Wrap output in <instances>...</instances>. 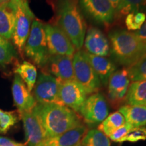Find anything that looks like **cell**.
Wrapping results in <instances>:
<instances>
[{"mask_svg":"<svg viewBox=\"0 0 146 146\" xmlns=\"http://www.w3.org/2000/svg\"><path fill=\"white\" fill-rule=\"evenodd\" d=\"M37 116L47 137H54L81 125L75 112L58 104L36 103L32 110Z\"/></svg>","mask_w":146,"mask_h":146,"instance_id":"cell-1","label":"cell"},{"mask_svg":"<svg viewBox=\"0 0 146 146\" xmlns=\"http://www.w3.org/2000/svg\"><path fill=\"white\" fill-rule=\"evenodd\" d=\"M58 26L66 34L75 49L81 50L87 25L78 5V0H58Z\"/></svg>","mask_w":146,"mask_h":146,"instance_id":"cell-2","label":"cell"},{"mask_svg":"<svg viewBox=\"0 0 146 146\" xmlns=\"http://www.w3.org/2000/svg\"><path fill=\"white\" fill-rule=\"evenodd\" d=\"M111 55L120 65L130 66L146 54V44L140 41L133 32L123 29L110 33Z\"/></svg>","mask_w":146,"mask_h":146,"instance_id":"cell-3","label":"cell"},{"mask_svg":"<svg viewBox=\"0 0 146 146\" xmlns=\"http://www.w3.org/2000/svg\"><path fill=\"white\" fill-rule=\"evenodd\" d=\"M23 52L38 66L43 68L46 64L50 54L47 48L44 25L41 21H33Z\"/></svg>","mask_w":146,"mask_h":146,"instance_id":"cell-4","label":"cell"},{"mask_svg":"<svg viewBox=\"0 0 146 146\" xmlns=\"http://www.w3.org/2000/svg\"><path fill=\"white\" fill-rule=\"evenodd\" d=\"M11 1L15 14V27L12 41L18 52L23 53L35 15L27 0H11Z\"/></svg>","mask_w":146,"mask_h":146,"instance_id":"cell-5","label":"cell"},{"mask_svg":"<svg viewBox=\"0 0 146 146\" xmlns=\"http://www.w3.org/2000/svg\"><path fill=\"white\" fill-rule=\"evenodd\" d=\"M74 80L83 87L87 94L99 90L101 81L87 60L85 52L78 50L72 56Z\"/></svg>","mask_w":146,"mask_h":146,"instance_id":"cell-6","label":"cell"},{"mask_svg":"<svg viewBox=\"0 0 146 146\" xmlns=\"http://www.w3.org/2000/svg\"><path fill=\"white\" fill-rule=\"evenodd\" d=\"M81 10L95 23L104 27L115 20V9L108 0H78Z\"/></svg>","mask_w":146,"mask_h":146,"instance_id":"cell-7","label":"cell"},{"mask_svg":"<svg viewBox=\"0 0 146 146\" xmlns=\"http://www.w3.org/2000/svg\"><path fill=\"white\" fill-rule=\"evenodd\" d=\"M62 81L47 72L39 74L33 87V96L36 103L58 104Z\"/></svg>","mask_w":146,"mask_h":146,"instance_id":"cell-8","label":"cell"},{"mask_svg":"<svg viewBox=\"0 0 146 146\" xmlns=\"http://www.w3.org/2000/svg\"><path fill=\"white\" fill-rule=\"evenodd\" d=\"M47 48L50 56H73L76 49L66 34L58 25H44Z\"/></svg>","mask_w":146,"mask_h":146,"instance_id":"cell-9","label":"cell"},{"mask_svg":"<svg viewBox=\"0 0 146 146\" xmlns=\"http://www.w3.org/2000/svg\"><path fill=\"white\" fill-rule=\"evenodd\" d=\"M79 112L88 124L96 125L104 121L109 114V108L105 97L100 93H94L87 98Z\"/></svg>","mask_w":146,"mask_h":146,"instance_id":"cell-10","label":"cell"},{"mask_svg":"<svg viewBox=\"0 0 146 146\" xmlns=\"http://www.w3.org/2000/svg\"><path fill=\"white\" fill-rule=\"evenodd\" d=\"M87 95L83 87L74 79L62 81L58 96L60 104L79 112Z\"/></svg>","mask_w":146,"mask_h":146,"instance_id":"cell-11","label":"cell"},{"mask_svg":"<svg viewBox=\"0 0 146 146\" xmlns=\"http://www.w3.org/2000/svg\"><path fill=\"white\" fill-rule=\"evenodd\" d=\"M23 120L27 143L28 146H38L48 138L39 118L33 111L20 114Z\"/></svg>","mask_w":146,"mask_h":146,"instance_id":"cell-12","label":"cell"},{"mask_svg":"<svg viewBox=\"0 0 146 146\" xmlns=\"http://www.w3.org/2000/svg\"><path fill=\"white\" fill-rule=\"evenodd\" d=\"M83 46L85 52L94 56L106 57L110 52L108 39L102 31L94 27L87 30Z\"/></svg>","mask_w":146,"mask_h":146,"instance_id":"cell-13","label":"cell"},{"mask_svg":"<svg viewBox=\"0 0 146 146\" xmlns=\"http://www.w3.org/2000/svg\"><path fill=\"white\" fill-rule=\"evenodd\" d=\"M47 73L61 81L74 80L72 58L62 55H52L45 66Z\"/></svg>","mask_w":146,"mask_h":146,"instance_id":"cell-14","label":"cell"},{"mask_svg":"<svg viewBox=\"0 0 146 146\" xmlns=\"http://www.w3.org/2000/svg\"><path fill=\"white\" fill-rule=\"evenodd\" d=\"M12 92L14 104L20 114L32 111L36 104L33 95L29 91L21 78L16 74L12 83Z\"/></svg>","mask_w":146,"mask_h":146,"instance_id":"cell-15","label":"cell"},{"mask_svg":"<svg viewBox=\"0 0 146 146\" xmlns=\"http://www.w3.org/2000/svg\"><path fill=\"white\" fill-rule=\"evenodd\" d=\"M108 95L111 102L116 103L122 101L127 96L130 85V78L127 69L123 68L115 71L108 81Z\"/></svg>","mask_w":146,"mask_h":146,"instance_id":"cell-16","label":"cell"},{"mask_svg":"<svg viewBox=\"0 0 146 146\" xmlns=\"http://www.w3.org/2000/svg\"><path fill=\"white\" fill-rule=\"evenodd\" d=\"M87 132V128L79 125L63 134L49 137L38 146H76Z\"/></svg>","mask_w":146,"mask_h":146,"instance_id":"cell-17","label":"cell"},{"mask_svg":"<svg viewBox=\"0 0 146 146\" xmlns=\"http://www.w3.org/2000/svg\"><path fill=\"white\" fill-rule=\"evenodd\" d=\"M85 56L95 72L103 85H108L109 78L116 70L114 62L108 58L89 54L85 52Z\"/></svg>","mask_w":146,"mask_h":146,"instance_id":"cell-18","label":"cell"},{"mask_svg":"<svg viewBox=\"0 0 146 146\" xmlns=\"http://www.w3.org/2000/svg\"><path fill=\"white\" fill-rule=\"evenodd\" d=\"M15 27V14L11 0L0 5V36L12 39Z\"/></svg>","mask_w":146,"mask_h":146,"instance_id":"cell-19","label":"cell"},{"mask_svg":"<svg viewBox=\"0 0 146 146\" xmlns=\"http://www.w3.org/2000/svg\"><path fill=\"white\" fill-rule=\"evenodd\" d=\"M125 119V122L132 129L146 126V107L143 106L125 105L119 111Z\"/></svg>","mask_w":146,"mask_h":146,"instance_id":"cell-20","label":"cell"},{"mask_svg":"<svg viewBox=\"0 0 146 146\" xmlns=\"http://www.w3.org/2000/svg\"><path fill=\"white\" fill-rule=\"evenodd\" d=\"M126 100L129 105L146 107V81H135L130 84Z\"/></svg>","mask_w":146,"mask_h":146,"instance_id":"cell-21","label":"cell"},{"mask_svg":"<svg viewBox=\"0 0 146 146\" xmlns=\"http://www.w3.org/2000/svg\"><path fill=\"white\" fill-rule=\"evenodd\" d=\"M14 72L21 78L29 91L31 92L37 79V70L35 66L29 62L23 61L16 64Z\"/></svg>","mask_w":146,"mask_h":146,"instance_id":"cell-22","label":"cell"},{"mask_svg":"<svg viewBox=\"0 0 146 146\" xmlns=\"http://www.w3.org/2000/svg\"><path fill=\"white\" fill-rule=\"evenodd\" d=\"M137 12L146 14V0H120L115 9V18H121Z\"/></svg>","mask_w":146,"mask_h":146,"instance_id":"cell-23","label":"cell"},{"mask_svg":"<svg viewBox=\"0 0 146 146\" xmlns=\"http://www.w3.org/2000/svg\"><path fill=\"white\" fill-rule=\"evenodd\" d=\"M126 123L125 119L121 113L115 112L108 115L106 118L100 124L98 130L110 137L116 129L123 126Z\"/></svg>","mask_w":146,"mask_h":146,"instance_id":"cell-24","label":"cell"},{"mask_svg":"<svg viewBox=\"0 0 146 146\" xmlns=\"http://www.w3.org/2000/svg\"><path fill=\"white\" fill-rule=\"evenodd\" d=\"M77 146H110L108 137L98 129L87 131Z\"/></svg>","mask_w":146,"mask_h":146,"instance_id":"cell-25","label":"cell"},{"mask_svg":"<svg viewBox=\"0 0 146 146\" xmlns=\"http://www.w3.org/2000/svg\"><path fill=\"white\" fill-rule=\"evenodd\" d=\"M130 81H146V54L133 65L128 67Z\"/></svg>","mask_w":146,"mask_h":146,"instance_id":"cell-26","label":"cell"},{"mask_svg":"<svg viewBox=\"0 0 146 146\" xmlns=\"http://www.w3.org/2000/svg\"><path fill=\"white\" fill-rule=\"evenodd\" d=\"M17 56L14 47L8 40L0 36V66L9 64Z\"/></svg>","mask_w":146,"mask_h":146,"instance_id":"cell-27","label":"cell"},{"mask_svg":"<svg viewBox=\"0 0 146 146\" xmlns=\"http://www.w3.org/2000/svg\"><path fill=\"white\" fill-rule=\"evenodd\" d=\"M146 20V14L143 12L129 14L126 16V27L129 31H137L142 27Z\"/></svg>","mask_w":146,"mask_h":146,"instance_id":"cell-28","label":"cell"},{"mask_svg":"<svg viewBox=\"0 0 146 146\" xmlns=\"http://www.w3.org/2000/svg\"><path fill=\"white\" fill-rule=\"evenodd\" d=\"M16 122L17 116L14 113L0 110V133H7Z\"/></svg>","mask_w":146,"mask_h":146,"instance_id":"cell-29","label":"cell"},{"mask_svg":"<svg viewBox=\"0 0 146 146\" xmlns=\"http://www.w3.org/2000/svg\"><path fill=\"white\" fill-rule=\"evenodd\" d=\"M145 140H146V127H141L131 129L127 135L122 139L120 142H137Z\"/></svg>","mask_w":146,"mask_h":146,"instance_id":"cell-30","label":"cell"},{"mask_svg":"<svg viewBox=\"0 0 146 146\" xmlns=\"http://www.w3.org/2000/svg\"><path fill=\"white\" fill-rule=\"evenodd\" d=\"M131 129H133L130 126L127 125V123H125V125L120 128L116 129V131H114V132L112 133L110 136V138L111 140H112L113 141L116 142H120L121 139L123 137L127 135V133L130 131Z\"/></svg>","mask_w":146,"mask_h":146,"instance_id":"cell-31","label":"cell"},{"mask_svg":"<svg viewBox=\"0 0 146 146\" xmlns=\"http://www.w3.org/2000/svg\"><path fill=\"white\" fill-rule=\"evenodd\" d=\"M133 33L140 41L146 44V20L141 28Z\"/></svg>","mask_w":146,"mask_h":146,"instance_id":"cell-32","label":"cell"},{"mask_svg":"<svg viewBox=\"0 0 146 146\" xmlns=\"http://www.w3.org/2000/svg\"><path fill=\"white\" fill-rule=\"evenodd\" d=\"M0 146H25L23 144L17 143L8 138L0 136Z\"/></svg>","mask_w":146,"mask_h":146,"instance_id":"cell-33","label":"cell"},{"mask_svg":"<svg viewBox=\"0 0 146 146\" xmlns=\"http://www.w3.org/2000/svg\"><path fill=\"white\" fill-rule=\"evenodd\" d=\"M110 1V3L112 4V5L113 6V8L114 9L116 8V7L118 6V3H119L120 0H108Z\"/></svg>","mask_w":146,"mask_h":146,"instance_id":"cell-34","label":"cell"},{"mask_svg":"<svg viewBox=\"0 0 146 146\" xmlns=\"http://www.w3.org/2000/svg\"><path fill=\"white\" fill-rule=\"evenodd\" d=\"M9 1H10V0H0V5L3 4V3L8 2Z\"/></svg>","mask_w":146,"mask_h":146,"instance_id":"cell-35","label":"cell"},{"mask_svg":"<svg viewBox=\"0 0 146 146\" xmlns=\"http://www.w3.org/2000/svg\"><path fill=\"white\" fill-rule=\"evenodd\" d=\"M76 146H77V145H76Z\"/></svg>","mask_w":146,"mask_h":146,"instance_id":"cell-36","label":"cell"}]
</instances>
